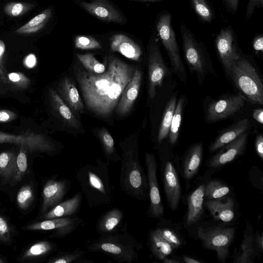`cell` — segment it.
<instances>
[{
	"mask_svg": "<svg viewBox=\"0 0 263 263\" xmlns=\"http://www.w3.org/2000/svg\"><path fill=\"white\" fill-rule=\"evenodd\" d=\"M134 66L114 55L108 57V66L102 73L79 70L76 78L87 108L101 118L108 117L136 70Z\"/></svg>",
	"mask_w": 263,
	"mask_h": 263,
	"instance_id": "cell-1",
	"label": "cell"
},
{
	"mask_svg": "<svg viewBox=\"0 0 263 263\" xmlns=\"http://www.w3.org/2000/svg\"><path fill=\"white\" fill-rule=\"evenodd\" d=\"M75 178L90 208L109 207L114 202L115 190L107 163L97 160L95 164L82 165L78 168Z\"/></svg>",
	"mask_w": 263,
	"mask_h": 263,
	"instance_id": "cell-2",
	"label": "cell"
},
{
	"mask_svg": "<svg viewBox=\"0 0 263 263\" xmlns=\"http://www.w3.org/2000/svg\"><path fill=\"white\" fill-rule=\"evenodd\" d=\"M86 248L90 252L107 255L119 262L133 263L138 259L143 246L127 231V223L122 225V232L116 231L99 235L94 239H87Z\"/></svg>",
	"mask_w": 263,
	"mask_h": 263,
	"instance_id": "cell-3",
	"label": "cell"
},
{
	"mask_svg": "<svg viewBox=\"0 0 263 263\" xmlns=\"http://www.w3.org/2000/svg\"><path fill=\"white\" fill-rule=\"evenodd\" d=\"M119 185L128 196L145 201L148 198L146 174L135 145H123Z\"/></svg>",
	"mask_w": 263,
	"mask_h": 263,
	"instance_id": "cell-4",
	"label": "cell"
},
{
	"mask_svg": "<svg viewBox=\"0 0 263 263\" xmlns=\"http://www.w3.org/2000/svg\"><path fill=\"white\" fill-rule=\"evenodd\" d=\"M237 88L252 103L263 104V85L255 68L241 55L228 71Z\"/></svg>",
	"mask_w": 263,
	"mask_h": 263,
	"instance_id": "cell-5",
	"label": "cell"
},
{
	"mask_svg": "<svg viewBox=\"0 0 263 263\" xmlns=\"http://www.w3.org/2000/svg\"><path fill=\"white\" fill-rule=\"evenodd\" d=\"M172 20V15L169 11L164 10L160 12L156 19V30L166 51L175 72L181 81H185L186 72L180 54Z\"/></svg>",
	"mask_w": 263,
	"mask_h": 263,
	"instance_id": "cell-6",
	"label": "cell"
},
{
	"mask_svg": "<svg viewBox=\"0 0 263 263\" xmlns=\"http://www.w3.org/2000/svg\"><path fill=\"white\" fill-rule=\"evenodd\" d=\"M180 31L185 60L191 72H195L199 81L202 83L205 74V64L208 58L206 47L182 22L180 25Z\"/></svg>",
	"mask_w": 263,
	"mask_h": 263,
	"instance_id": "cell-7",
	"label": "cell"
},
{
	"mask_svg": "<svg viewBox=\"0 0 263 263\" xmlns=\"http://www.w3.org/2000/svg\"><path fill=\"white\" fill-rule=\"evenodd\" d=\"M235 234V229L234 228L204 229L199 227L197 230L198 236L202 241L203 247L215 251L217 259L221 262L224 261L229 256V248Z\"/></svg>",
	"mask_w": 263,
	"mask_h": 263,
	"instance_id": "cell-8",
	"label": "cell"
},
{
	"mask_svg": "<svg viewBox=\"0 0 263 263\" xmlns=\"http://www.w3.org/2000/svg\"><path fill=\"white\" fill-rule=\"evenodd\" d=\"M145 162L149 199V207L146 213L150 218L160 219L163 217L164 210L158 182V166L155 155L152 153H146Z\"/></svg>",
	"mask_w": 263,
	"mask_h": 263,
	"instance_id": "cell-9",
	"label": "cell"
},
{
	"mask_svg": "<svg viewBox=\"0 0 263 263\" xmlns=\"http://www.w3.org/2000/svg\"><path fill=\"white\" fill-rule=\"evenodd\" d=\"M218 55L228 72L241 55L236 33L230 25L222 28L215 38Z\"/></svg>",
	"mask_w": 263,
	"mask_h": 263,
	"instance_id": "cell-10",
	"label": "cell"
},
{
	"mask_svg": "<svg viewBox=\"0 0 263 263\" xmlns=\"http://www.w3.org/2000/svg\"><path fill=\"white\" fill-rule=\"evenodd\" d=\"M148 97L153 99L156 95V88L160 87L168 70L163 59L158 43L152 39L148 45Z\"/></svg>",
	"mask_w": 263,
	"mask_h": 263,
	"instance_id": "cell-11",
	"label": "cell"
},
{
	"mask_svg": "<svg viewBox=\"0 0 263 263\" xmlns=\"http://www.w3.org/2000/svg\"><path fill=\"white\" fill-rule=\"evenodd\" d=\"M9 143L25 147L27 151L53 154L55 145L45 136L34 133L16 135L0 132V144Z\"/></svg>",
	"mask_w": 263,
	"mask_h": 263,
	"instance_id": "cell-12",
	"label": "cell"
},
{
	"mask_svg": "<svg viewBox=\"0 0 263 263\" xmlns=\"http://www.w3.org/2000/svg\"><path fill=\"white\" fill-rule=\"evenodd\" d=\"M83 223L82 219L77 216L44 220L26 227L29 230L54 231L51 237L63 238L75 231Z\"/></svg>",
	"mask_w": 263,
	"mask_h": 263,
	"instance_id": "cell-13",
	"label": "cell"
},
{
	"mask_svg": "<svg viewBox=\"0 0 263 263\" xmlns=\"http://www.w3.org/2000/svg\"><path fill=\"white\" fill-rule=\"evenodd\" d=\"M249 133L245 132L234 140L220 148L219 151L208 159L209 169H216L233 161L244 152L248 142Z\"/></svg>",
	"mask_w": 263,
	"mask_h": 263,
	"instance_id": "cell-14",
	"label": "cell"
},
{
	"mask_svg": "<svg viewBox=\"0 0 263 263\" xmlns=\"http://www.w3.org/2000/svg\"><path fill=\"white\" fill-rule=\"evenodd\" d=\"M245 98L240 93L212 102L207 110V120L214 123L225 119L238 111L244 105Z\"/></svg>",
	"mask_w": 263,
	"mask_h": 263,
	"instance_id": "cell-15",
	"label": "cell"
},
{
	"mask_svg": "<svg viewBox=\"0 0 263 263\" xmlns=\"http://www.w3.org/2000/svg\"><path fill=\"white\" fill-rule=\"evenodd\" d=\"M161 173L167 204L173 211H175L182 194L177 171L174 163L167 161L161 166Z\"/></svg>",
	"mask_w": 263,
	"mask_h": 263,
	"instance_id": "cell-16",
	"label": "cell"
},
{
	"mask_svg": "<svg viewBox=\"0 0 263 263\" xmlns=\"http://www.w3.org/2000/svg\"><path fill=\"white\" fill-rule=\"evenodd\" d=\"M86 11L101 21L122 24L126 20L120 11L108 0H72Z\"/></svg>",
	"mask_w": 263,
	"mask_h": 263,
	"instance_id": "cell-17",
	"label": "cell"
},
{
	"mask_svg": "<svg viewBox=\"0 0 263 263\" xmlns=\"http://www.w3.org/2000/svg\"><path fill=\"white\" fill-rule=\"evenodd\" d=\"M71 186V181L67 178L48 180L44 185L42 191V211L44 214L61 202Z\"/></svg>",
	"mask_w": 263,
	"mask_h": 263,
	"instance_id": "cell-18",
	"label": "cell"
},
{
	"mask_svg": "<svg viewBox=\"0 0 263 263\" xmlns=\"http://www.w3.org/2000/svg\"><path fill=\"white\" fill-rule=\"evenodd\" d=\"M142 72L136 69L134 75L124 89L116 108L117 114L124 116L128 113L138 97L140 90Z\"/></svg>",
	"mask_w": 263,
	"mask_h": 263,
	"instance_id": "cell-19",
	"label": "cell"
},
{
	"mask_svg": "<svg viewBox=\"0 0 263 263\" xmlns=\"http://www.w3.org/2000/svg\"><path fill=\"white\" fill-rule=\"evenodd\" d=\"M110 49L118 52L128 59L138 61L142 54L140 46L128 36L117 33L110 39Z\"/></svg>",
	"mask_w": 263,
	"mask_h": 263,
	"instance_id": "cell-20",
	"label": "cell"
},
{
	"mask_svg": "<svg viewBox=\"0 0 263 263\" xmlns=\"http://www.w3.org/2000/svg\"><path fill=\"white\" fill-rule=\"evenodd\" d=\"M82 199V193L79 192L45 213L42 218L46 220L73 216L80 211Z\"/></svg>",
	"mask_w": 263,
	"mask_h": 263,
	"instance_id": "cell-21",
	"label": "cell"
},
{
	"mask_svg": "<svg viewBox=\"0 0 263 263\" xmlns=\"http://www.w3.org/2000/svg\"><path fill=\"white\" fill-rule=\"evenodd\" d=\"M234 201L229 197L209 200L205 205L212 215L216 219L224 222H230L234 217Z\"/></svg>",
	"mask_w": 263,
	"mask_h": 263,
	"instance_id": "cell-22",
	"label": "cell"
},
{
	"mask_svg": "<svg viewBox=\"0 0 263 263\" xmlns=\"http://www.w3.org/2000/svg\"><path fill=\"white\" fill-rule=\"evenodd\" d=\"M203 146L201 142L191 146L185 154L183 162L182 173L184 179L190 181L198 172L202 161Z\"/></svg>",
	"mask_w": 263,
	"mask_h": 263,
	"instance_id": "cell-23",
	"label": "cell"
},
{
	"mask_svg": "<svg viewBox=\"0 0 263 263\" xmlns=\"http://www.w3.org/2000/svg\"><path fill=\"white\" fill-rule=\"evenodd\" d=\"M250 125V123L248 119H244L231 125L221 133L212 143L209 147L210 151L213 153L234 140L247 132Z\"/></svg>",
	"mask_w": 263,
	"mask_h": 263,
	"instance_id": "cell-24",
	"label": "cell"
},
{
	"mask_svg": "<svg viewBox=\"0 0 263 263\" xmlns=\"http://www.w3.org/2000/svg\"><path fill=\"white\" fill-rule=\"evenodd\" d=\"M124 218L122 210L113 208L104 213L98 220L96 225L97 232L103 235L118 231Z\"/></svg>",
	"mask_w": 263,
	"mask_h": 263,
	"instance_id": "cell-25",
	"label": "cell"
},
{
	"mask_svg": "<svg viewBox=\"0 0 263 263\" xmlns=\"http://www.w3.org/2000/svg\"><path fill=\"white\" fill-rule=\"evenodd\" d=\"M59 89L61 98L74 114L79 115L83 112V103L77 88L70 79L64 78L60 83Z\"/></svg>",
	"mask_w": 263,
	"mask_h": 263,
	"instance_id": "cell-26",
	"label": "cell"
},
{
	"mask_svg": "<svg viewBox=\"0 0 263 263\" xmlns=\"http://www.w3.org/2000/svg\"><path fill=\"white\" fill-rule=\"evenodd\" d=\"M205 186L200 184L187 197L186 222L189 226L196 223L202 214Z\"/></svg>",
	"mask_w": 263,
	"mask_h": 263,
	"instance_id": "cell-27",
	"label": "cell"
},
{
	"mask_svg": "<svg viewBox=\"0 0 263 263\" xmlns=\"http://www.w3.org/2000/svg\"><path fill=\"white\" fill-rule=\"evenodd\" d=\"M30 82L29 78L21 72L0 74V93L25 90Z\"/></svg>",
	"mask_w": 263,
	"mask_h": 263,
	"instance_id": "cell-28",
	"label": "cell"
},
{
	"mask_svg": "<svg viewBox=\"0 0 263 263\" xmlns=\"http://www.w3.org/2000/svg\"><path fill=\"white\" fill-rule=\"evenodd\" d=\"M49 99L52 107L67 125L76 129L80 127V123L75 115L61 97L52 89L49 91Z\"/></svg>",
	"mask_w": 263,
	"mask_h": 263,
	"instance_id": "cell-29",
	"label": "cell"
},
{
	"mask_svg": "<svg viewBox=\"0 0 263 263\" xmlns=\"http://www.w3.org/2000/svg\"><path fill=\"white\" fill-rule=\"evenodd\" d=\"M147 245L153 256L161 261L171 255L175 249L153 229L150 230L148 235Z\"/></svg>",
	"mask_w": 263,
	"mask_h": 263,
	"instance_id": "cell-30",
	"label": "cell"
},
{
	"mask_svg": "<svg viewBox=\"0 0 263 263\" xmlns=\"http://www.w3.org/2000/svg\"><path fill=\"white\" fill-rule=\"evenodd\" d=\"M246 230L244 232L243 239L240 245L239 251L234 261L235 263H253L254 251L253 241L254 237L253 229L248 222H246Z\"/></svg>",
	"mask_w": 263,
	"mask_h": 263,
	"instance_id": "cell-31",
	"label": "cell"
},
{
	"mask_svg": "<svg viewBox=\"0 0 263 263\" xmlns=\"http://www.w3.org/2000/svg\"><path fill=\"white\" fill-rule=\"evenodd\" d=\"M52 8H48L35 15L27 23L17 29L14 33L18 34H30L42 30L50 18Z\"/></svg>",
	"mask_w": 263,
	"mask_h": 263,
	"instance_id": "cell-32",
	"label": "cell"
},
{
	"mask_svg": "<svg viewBox=\"0 0 263 263\" xmlns=\"http://www.w3.org/2000/svg\"><path fill=\"white\" fill-rule=\"evenodd\" d=\"M189 1L192 10L200 21L210 24L215 19V12L209 0Z\"/></svg>",
	"mask_w": 263,
	"mask_h": 263,
	"instance_id": "cell-33",
	"label": "cell"
},
{
	"mask_svg": "<svg viewBox=\"0 0 263 263\" xmlns=\"http://www.w3.org/2000/svg\"><path fill=\"white\" fill-rule=\"evenodd\" d=\"M16 156L13 152L0 153V176L4 182L13 179L16 165Z\"/></svg>",
	"mask_w": 263,
	"mask_h": 263,
	"instance_id": "cell-34",
	"label": "cell"
},
{
	"mask_svg": "<svg viewBox=\"0 0 263 263\" xmlns=\"http://www.w3.org/2000/svg\"><path fill=\"white\" fill-rule=\"evenodd\" d=\"M176 103L177 98L176 96H173L166 104L158 133L159 143H161L168 135Z\"/></svg>",
	"mask_w": 263,
	"mask_h": 263,
	"instance_id": "cell-35",
	"label": "cell"
},
{
	"mask_svg": "<svg viewBox=\"0 0 263 263\" xmlns=\"http://www.w3.org/2000/svg\"><path fill=\"white\" fill-rule=\"evenodd\" d=\"M86 252L80 247L72 251H61L55 257L51 258L50 263H92L91 260L85 258Z\"/></svg>",
	"mask_w": 263,
	"mask_h": 263,
	"instance_id": "cell-36",
	"label": "cell"
},
{
	"mask_svg": "<svg viewBox=\"0 0 263 263\" xmlns=\"http://www.w3.org/2000/svg\"><path fill=\"white\" fill-rule=\"evenodd\" d=\"M99 137L107 161L118 162L120 157L116 151L115 142L110 133L106 128H102L99 131Z\"/></svg>",
	"mask_w": 263,
	"mask_h": 263,
	"instance_id": "cell-37",
	"label": "cell"
},
{
	"mask_svg": "<svg viewBox=\"0 0 263 263\" xmlns=\"http://www.w3.org/2000/svg\"><path fill=\"white\" fill-rule=\"evenodd\" d=\"M184 102V99L183 97H181L176 103L168 133L170 142L172 145L174 144L177 142L178 138Z\"/></svg>",
	"mask_w": 263,
	"mask_h": 263,
	"instance_id": "cell-38",
	"label": "cell"
},
{
	"mask_svg": "<svg viewBox=\"0 0 263 263\" xmlns=\"http://www.w3.org/2000/svg\"><path fill=\"white\" fill-rule=\"evenodd\" d=\"M230 191V188L221 182L211 180L205 184L204 198L209 200L219 199L226 196Z\"/></svg>",
	"mask_w": 263,
	"mask_h": 263,
	"instance_id": "cell-39",
	"label": "cell"
},
{
	"mask_svg": "<svg viewBox=\"0 0 263 263\" xmlns=\"http://www.w3.org/2000/svg\"><path fill=\"white\" fill-rule=\"evenodd\" d=\"M77 57L88 71L93 73H102L105 71L104 65L99 62L92 54L77 53Z\"/></svg>",
	"mask_w": 263,
	"mask_h": 263,
	"instance_id": "cell-40",
	"label": "cell"
},
{
	"mask_svg": "<svg viewBox=\"0 0 263 263\" xmlns=\"http://www.w3.org/2000/svg\"><path fill=\"white\" fill-rule=\"evenodd\" d=\"M55 247L54 245L48 241H39L27 249L23 256L24 258H27L43 256L50 252Z\"/></svg>",
	"mask_w": 263,
	"mask_h": 263,
	"instance_id": "cell-41",
	"label": "cell"
},
{
	"mask_svg": "<svg viewBox=\"0 0 263 263\" xmlns=\"http://www.w3.org/2000/svg\"><path fill=\"white\" fill-rule=\"evenodd\" d=\"M34 7L32 3L26 2H10L5 6V13L10 17H17L23 15Z\"/></svg>",
	"mask_w": 263,
	"mask_h": 263,
	"instance_id": "cell-42",
	"label": "cell"
},
{
	"mask_svg": "<svg viewBox=\"0 0 263 263\" xmlns=\"http://www.w3.org/2000/svg\"><path fill=\"white\" fill-rule=\"evenodd\" d=\"M20 151L16 156V165L13 180L16 182L20 181L25 176L28 166L26 152L24 146H20Z\"/></svg>",
	"mask_w": 263,
	"mask_h": 263,
	"instance_id": "cell-43",
	"label": "cell"
},
{
	"mask_svg": "<svg viewBox=\"0 0 263 263\" xmlns=\"http://www.w3.org/2000/svg\"><path fill=\"white\" fill-rule=\"evenodd\" d=\"M76 48L83 50L98 49L102 48L101 44L93 37L87 35H77L74 38Z\"/></svg>",
	"mask_w": 263,
	"mask_h": 263,
	"instance_id": "cell-44",
	"label": "cell"
},
{
	"mask_svg": "<svg viewBox=\"0 0 263 263\" xmlns=\"http://www.w3.org/2000/svg\"><path fill=\"white\" fill-rule=\"evenodd\" d=\"M33 199V192L31 186L27 184L23 186L18 192L16 196L17 203L22 209H27Z\"/></svg>",
	"mask_w": 263,
	"mask_h": 263,
	"instance_id": "cell-45",
	"label": "cell"
},
{
	"mask_svg": "<svg viewBox=\"0 0 263 263\" xmlns=\"http://www.w3.org/2000/svg\"><path fill=\"white\" fill-rule=\"evenodd\" d=\"M155 230L160 236L168 242L175 249L182 246L183 244L182 240L173 230L166 228H157Z\"/></svg>",
	"mask_w": 263,
	"mask_h": 263,
	"instance_id": "cell-46",
	"label": "cell"
},
{
	"mask_svg": "<svg viewBox=\"0 0 263 263\" xmlns=\"http://www.w3.org/2000/svg\"><path fill=\"white\" fill-rule=\"evenodd\" d=\"M11 239V229L6 220L0 216V239L8 242Z\"/></svg>",
	"mask_w": 263,
	"mask_h": 263,
	"instance_id": "cell-47",
	"label": "cell"
},
{
	"mask_svg": "<svg viewBox=\"0 0 263 263\" xmlns=\"http://www.w3.org/2000/svg\"><path fill=\"white\" fill-rule=\"evenodd\" d=\"M263 7V0H248L246 7L245 18L246 20L250 18L256 9Z\"/></svg>",
	"mask_w": 263,
	"mask_h": 263,
	"instance_id": "cell-48",
	"label": "cell"
},
{
	"mask_svg": "<svg viewBox=\"0 0 263 263\" xmlns=\"http://www.w3.org/2000/svg\"><path fill=\"white\" fill-rule=\"evenodd\" d=\"M227 11L235 15L238 11L239 0H221Z\"/></svg>",
	"mask_w": 263,
	"mask_h": 263,
	"instance_id": "cell-49",
	"label": "cell"
},
{
	"mask_svg": "<svg viewBox=\"0 0 263 263\" xmlns=\"http://www.w3.org/2000/svg\"><path fill=\"white\" fill-rule=\"evenodd\" d=\"M253 50L256 54L263 53V34L262 33L256 34L252 42Z\"/></svg>",
	"mask_w": 263,
	"mask_h": 263,
	"instance_id": "cell-50",
	"label": "cell"
},
{
	"mask_svg": "<svg viewBox=\"0 0 263 263\" xmlns=\"http://www.w3.org/2000/svg\"><path fill=\"white\" fill-rule=\"evenodd\" d=\"M17 115L13 111L7 109H0V123H7L14 120Z\"/></svg>",
	"mask_w": 263,
	"mask_h": 263,
	"instance_id": "cell-51",
	"label": "cell"
},
{
	"mask_svg": "<svg viewBox=\"0 0 263 263\" xmlns=\"http://www.w3.org/2000/svg\"><path fill=\"white\" fill-rule=\"evenodd\" d=\"M255 147L257 154L260 158L263 160V137L261 134H258L255 139Z\"/></svg>",
	"mask_w": 263,
	"mask_h": 263,
	"instance_id": "cell-52",
	"label": "cell"
},
{
	"mask_svg": "<svg viewBox=\"0 0 263 263\" xmlns=\"http://www.w3.org/2000/svg\"><path fill=\"white\" fill-rule=\"evenodd\" d=\"M37 63V59L33 54H29L24 59V65L27 68H33Z\"/></svg>",
	"mask_w": 263,
	"mask_h": 263,
	"instance_id": "cell-53",
	"label": "cell"
},
{
	"mask_svg": "<svg viewBox=\"0 0 263 263\" xmlns=\"http://www.w3.org/2000/svg\"><path fill=\"white\" fill-rule=\"evenodd\" d=\"M254 240L259 251L262 252L263 251V234L257 231L255 236L254 235Z\"/></svg>",
	"mask_w": 263,
	"mask_h": 263,
	"instance_id": "cell-54",
	"label": "cell"
},
{
	"mask_svg": "<svg viewBox=\"0 0 263 263\" xmlns=\"http://www.w3.org/2000/svg\"><path fill=\"white\" fill-rule=\"evenodd\" d=\"M253 118L261 124H263V110L261 108H257L253 111Z\"/></svg>",
	"mask_w": 263,
	"mask_h": 263,
	"instance_id": "cell-55",
	"label": "cell"
},
{
	"mask_svg": "<svg viewBox=\"0 0 263 263\" xmlns=\"http://www.w3.org/2000/svg\"><path fill=\"white\" fill-rule=\"evenodd\" d=\"M5 52V44L4 41L0 39V68L5 72L3 64V58Z\"/></svg>",
	"mask_w": 263,
	"mask_h": 263,
	"instance_id": "cell-56",
	"label": "cell"
},
{
	"mask_svg": "<svg viewBox=\"0 0 263 263\" xmlns=\"http://www.w3.org/2000/svg\"><path fill=\"white\" fill-rule=\"evenodd\" d=\"M183 259L186 263H201L200 261L187 256H184Z\"/></svg>",
	"mask_w": 263,
	"mask_h": 263,
	"instance_id": "cell-57",
	"label": "cell"
},
{
	"mask_svg": "<svg viewBox=\"0 0 263 263\" xmlns=\"http://www.w3.org/2000/svg\"><path fill=\"white\" fill-rule=\"evenodd\" d=\"M163 263H180V261L172 259H168L166 257L164 258L162 261Z\"/></svg>",
	"mask_w": 263,
	"mask_h": 263,
	"instance_id": "cell-58",
	"label": "cell"
},
{
	"mask_svg": "<svg viewBox=\"0 0 263 263\" xmlns=\"http://www.w3.org/2000/svg\"><path fill=\"white\" fill-rule=\"evenodd\" d=\"M129 1H137V2H157V1H161L164 0H127Z\"/></svg>",
	"mask_w": 263,
	"mask_h": 263,
	"instance_id": "cell-59",
	"label": "cell"
},
{
	"mask_svg": "<svg viewBox=\"0 0 263 263\" xmlns=\"http://www.w3.org/2000/svg\"><path fill=\"white\" fill-rule=\"evenodd\" d=\"M5 73L1 68H0V74H3Z\"/></svg>",
	"mask_w": 263,
	"mask_h": 263,
	"instance_id": "cell-60",
	"label": "cell"
},
{
	"mask_svg": "<svg viewBox=\"0 0 263 263\" xmlns=\"http://www.w3.org/2000/svg\"><path fill=\"white\" fill-rule=\"evenodd\" d=\"M4 260H3L1 258H0V263H3L4 262Z\"/></svg>",
	"mask_w": 263,
	"mask_h": 263,
	"instance_id": "cell-61",
	"label": "cell"
}]
</instances>
